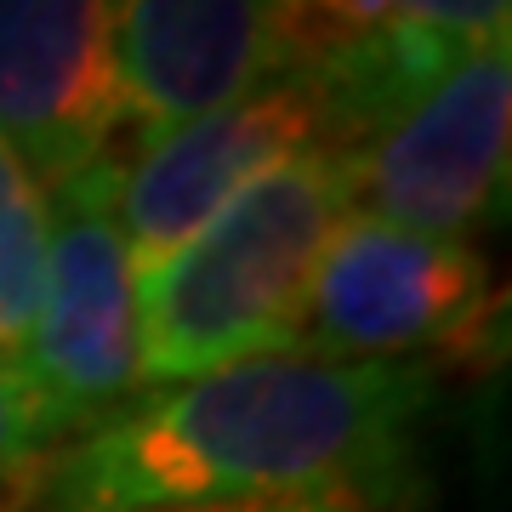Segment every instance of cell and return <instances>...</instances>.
<instances>
[{
	"instance_id": "11",
	"label": "cell",
	"mask_w": 512,
	"mask_h": 512,
	"mask_svg": "<svg viewBox=\"0 0 512 512\" xmlns=\"http://www.w3.org/2000/svg\"><path fill=\"white\" fill-rule=\"evenodd\" d=\"M57 444H63V427L40 404L35 387L23 382V370H0V507L35 501L40 467L52 461Z\"/></svg>"
},
{
	"instance_id": "8",
	"label": "cell",
	"mask_w": 512,
	"mask_h": 512,
	"mask_svg": "<svg viewBox=\"0 0 512 512\" xmlns=\"http://www.w3.org/2000/svg\"><path fill=\"white\" fill-rule=\"evenodd\" d=\"M109 52L126 126L154 137L279 74V0H109Z\"/></svg>"
},
{
	"instance_id": "3",
	"label": "cell",
	"mask_w": 512,
	"mask_h": 512,
	"mask_svg": "<svg viewBox=\"0 0 512 512\" xmlns=\"http://www.w3.org/2000/svg\"><path fill=\"white\" fill-rule=\"evenodd\" d=\"M507 296L473 239L410 234L353 211L308 285L302 353L348 365H490L507 348Z\"/></svg>"
},
{
	"instance_id": "5",
	"label": "cell",
	"mask_w": 512,
	"mask_h": 512,
	"mask_svg": "<svg viewBox=\"0 0 512 512\" xmlns=\"http://www.w3.org/2000/svg\"><path fill=\"white\" fill-rule=\"evenodd\" d=\"M348 160L353 211L410 234L473 239L507 205L512 40L473 46L439 86L359 143Z\"/></svg>"
},
{
	"instance_id": "7",
	"label": "cell",
	"mask_w": 512,
	"mask_h": 512,
	"mask_svg": "<svg viewBox=\"0 0 512 512\" xmlns=\"http://www.w3.org/2000/svg\"><path fill=\"white\" fill-rule=\"evenodd\" d=\"M120 131L109 0H0V143L57 188L114 160Z\"/></svg>"
},
{
	"instance_id": "12",
	"label": "cell",
	"mask_w": 512,
	"mask_h": 512,
	"mask_svg": "<svg viewBox=\"0 0 512 512\" xmlns=\"http://www.w3.org/2000/svg\"><path fill=\"white\" fill-rule=\"evenodd\" d=\"M228 512H370V507H228Z\"/></svg>"
},
{
	"instance_id": "1",
	"label": "cell",
	"mask_w": 512,
	"mask_h": 512,
	"mask_svg": "<svg viewBox=\"0 0 512 512\" xmlns=\"http://www.w3.org/2000/svg\"><path fill=\"white\" fill-rule=\"evenodd\" d=\"M439 370L268 353L148 387L40 467V512H387Z\"/></svg>"
},
{
	"instance_id": "4",
	"label": "cell",
	"mask_w": 512,
	"mask_h": 512,
	"mask_svg": "<svg viewBox=\"0 0 512 512\" xmlns=\"http://www.w3.org/2000/svg\"><path fill=\"white\" fill-rule=\"evenodd\" d=\"M114 171L120 154L46 188V291L23 353V382L63 427V444L143 393L137 268L114 211Z\"/></svg>"
},
{
	"instance_id": "10",
	"label": "cell",
	"mask_w": 512,
	"mask_h": 512,
	"mask_svg": "<svg viewBox=\"0 0 512 512\" xmlns=\"http://www.w3.org/2000/svg\"><path fill=\"white\" fill-rule=\"evenodd\" d=\"M46 234H52L46 183L18 160V148L0 143V370H23L35 336L46 291Z\"/></svg>"
},
{
	"instance_id": "2",
	"label": "cell",
	"mask_w": 512,
	"mask_h": 512,
	"mask_svg": "<svg viewBox=\"0 0 512 512\" xmlns=\"http://www.w3.org/2000/svg\"><path fill=\"white\" fill-rule=\"evenodd\" d=\"M348 217V160L325 143L239 188L137 279L143 393L302 348L308 285Z\"/></svg>"
},
{
	"instance_id": "6",
	"label": "cell",
	"mask_w": 512,
	"mask_h": 512,
	"mask_svg": "<svg viewBox=\"0 0 512 512\" xmlns=\"http://www.w3.org/2000/svg\"><path fill=\"white\" fill-rule=\"evenodd\" d=\"M319 143L325 109L302 74H268L262 86L188 126L137 137V154L114 171V211L137 279L165 262L194 228H205L239 188Z\"/></svg>"
},
{
	"instance_id": "9",
	"label": "cell",
	"mask_w": 512,
	"mask_h": 512,
	"mask_svg": "<svg viewBox=\"0 0 512 512\" xmlns=\"http://www.w3.org/2000/svg\"><path fill=\"white\" fill-rule=\"evenodd\" d=\"M512 0H279V74L313 69L359 40L433 35L456 46L507 40Z\"/></svg>"
}]
</instances>
